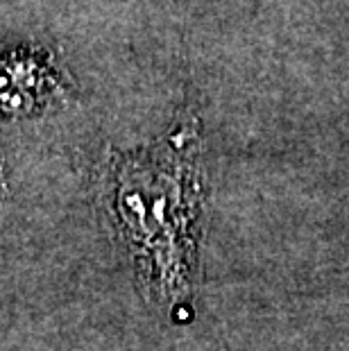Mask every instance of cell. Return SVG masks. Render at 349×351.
Instances as JSON below:
<instances>
[{
	"mask_svg": "<svg viewBox=\"0 0 349 351\" xmlns=\"http://www.w3.org/2000/svg\"><path fill=\"white\" fill-rule=\"evenodd\" d=\"M102 204L143 293L159 304L182 302L189 295L200 211L193 134L180 132L147 150L111 154Z\"/></svg>",
	"mask_w": 349,
	"mask_h": 351,
	"instance_id": "1",
	"label": "cell"
},
{
	"mask_svg": "<svg viewBox=\"0 0 349 351\" xmlns=\"http://www.w3.org/2000/svg\"><path fill=\"white\" fill-rule=\"evenodd\" d=\"M64 93V82L50 57L29 50L0 55V111L3 114H29Z\"/></svg>",
	"mask_w": 349,
	"mask_h": 351,
	"instance_id": "2",
	"label": "cell"
}]
</instances>
